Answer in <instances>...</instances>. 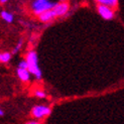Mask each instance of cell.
Here are the masks:
<instances>
[{
    "label": "cell",
    "mask_w": 124,
    "mask_h": 124,
    "mask_svg": "<svg viewBox=\"0 0 124 124\" xmlns=\"http://www.w3.org/2000/svg\"><path fill=\"white\" fill-rule=\"evenodd\" d=\"M26 62L28 64V71L31 73V75L35 77V79H41V71L39 67V59L38 54L34 51H30L26 54Z\"/></svg>",
    "instance_id": "obj_1"
},
{
    "label": "cell",
    "mask_w": 124,
    "mask_h": 124,
    "mask_svg": "<svg viewBox=\"0 0 124 124\" xmlns=\"http://www.w3.org/2000/svg\"><path fill=\"white\" fill-rule=\"evenodd\" d=\"M55 3L51 2L49 0H33L31 3V10L34 14L40 15L45 11L53 9L54 7Z\"/></svg>",
    "instance_id": "obj_2"
},
{
    "label": "cell",
    "mask_w": 124,
    "mask_h": 124,
    "mask_svg": "<svg viewBox=\"0 0 124 124\" xmlns=\"http://www.w3.org/2000/svg\"><path fill=\"white\" fill-rule=\"evenodd\" d=\"M52 110L49 107L45 106V105H38L34 106L31 110V115L34 117L35 119H41L43 117H46L51 114Z\"/></svg>",
    "instance_id": "obj_3"
},
{
    "label": "cell",
    "mask_w": 124,
    "mask_h": 124,
    "mask_svg": "<svg viewBox=\"0 0 124 124\" xmlns=\"http://www.w3.org/2000/svg\"><path fill=\"white\" fill-rule=\"evenodd\" d=\"M98 12L101 15V17L105 20H111L114 17V12L111 9L110 6L104 5V4H99L98 5Z\"/></svg>",
    "instance_id": "obj_4"
},
{
    "label": "cell",
    "mask_w": 124,
    "mask_h": 124,
    "mask_svg": "<svg viewBox=\"0 0 124 124\" xmlns=\"http://www.w3.org/2000/svg\"><path fill=\"white\" fill-rule=\"evenodd\" d=\"M53 10L54 11V13L57 16H64L68 12V10H69V4L66 3V2L55 3Z\"/></svg>",
    "instance_id": "obj_5"
},
{
    "label": "cell",
    "mask_w": 124,
    "mask_h": 124,
    "mask_svg": "<svg viewBox=\"0 0 124 124\" xmlns=\"http://www.w3.org/2000/svg\"><path fill=\"white\" fill-rule=\"evenodd\" d=\"M39 16V20L41 22H49V21H52L54 17H57V15H55L54 11L53 9L46 10V11H45L43 13H41Z\"/></svg>",
    "instance_id": "obj_6"
},
{
    "label": "cell",
    "mask_w": 124,
    "mask_h": 124,
    "mask_svg": "<svg viewBox=\"0 0 124 124\" xmlns=\"http://www.w3.org/2000/svg\"><path fill=\"white\" fill-rule=\"evenodd\" d=\"M16 74H17V77L19 78L22 82L29 81L30 75H31V73L28 71V69H20V68H17Z\"/></svg>",
    "instance_id": "obj_7"
},
{
    "label": "cell",
    "mask_w": 124,
    "mask_h": 124,
    "mask_svg": "<svg viewBox=\"0 0 124 124\" xmlns=\"http://www.w3.org/2000/svg\"><path fill=\"white\" fill-rule=\"evenodd\" d=\"M1 18L4 20V21H6V22H8V23H11L12 21H13V14H11L10 12H8V11H5V10H2L1 11Z\"/></svg>",
    "instance_id": "obj_8"
},
{
    "label": "cell",
    "mask_w": 124,
    "mask_h": 124,
    "mask_svg": "<svg viewBox=\"0 0 124 124\" xmlns=\"http://www.w3.org/2000/svg\"><path fill=\"white\" fill-rule=\"evenodd\" d=\"M97 2L99 4H104V5L110 6V7H115L117 5L118 0H97Z\"/></svg>",
    "instance_id": "obj_9"
},
{
    "label": "cell",
    "mask_w": 124,
    "mask_h": 124,
    "mask_svg": "<svg viewBox=\"0 0 124 124\" xmlns=\"http://www.w3.org/2000/svg\"><path fill=\"white\" fill-rule=\"evenodd\" d=\"M11 59V54L8 53V52H4V53H1L0 54V62L3 64L5 63H8Z\"/></svg>",
    "instance_id": "obj_10"
},
{
    "label": "cell",
    "mask_w": 124,
    "mask_h": 124,
    "mask_svg": "<svg viewBox=\"0 0 124 124\" xmlns=\"http://www.w3.org/2000/svg\"><path fill=\"white\" fill-rule=\"evenodd\" d=\"M34 95H35V97L40 98V99L46 97V93L43 92V91H41V90H36V91L34 92Z\"/></svg>",
    "instance_id": "obj_11"
},
{
    "label": "cell",
    "mask_w": 124,
    "mask_h": 124,
    "mask_svg": "<svg viewBox=\"0 0 124 124\" xmlns=\"http://www.w3.org/2000/svg\"><path fill=\"white\" fill-rule=\"evenodd\" d=\"M18 68H20V69H28V64L26 60L25 61H21L19 64H18Z\"/></svg>",
    "instance_id": "obj_12"
},
{
    "label": "cell",
    "mask_w": 124,
    "mask_h": 124,
    "mask_svg": "<svg viewBox=\"0 0 124 124\" xmlns=\"http://www.w3.org/2000/svg\"><path fill=\"white\" fill-rule=\"evenodd\" d=\"M21 46H22V40L20 39L19 41H18V43L16 45V46L13 48V52H12V54H16L18 51H19V49L21 48Z\"/></svg>",
    "instance_id": "obj_13"
},
{
    "label": "cell",
    "mask_w": 124,
    "mask_h": 124,
    "mask_svg": "<svg viewBox=\"0 0 124 124\" xmlns=\"http://www.w3.org/2000/svg\"><path fill=\"white\" fill-rule=\"evenodd\" d=\"M25 124H39V122H38V121H28V122H26Z\"/></svg>",
    "instance_id": "obj_14"
},
{
    "label": "cell",
    "mask_w": 124,
    "mask_h": 124,
    "mask_svg": "<svg viewBox=\"0 0 124 124\" xmlns=\"http://www.w3.org/2000/svg\"><path fill=\"white\" fill-rule=\"evenodd\" d=\"M0 116H1V117L4 116V111H3L2 109H0Z\"/></svg>",
    "instance_id": "obj_15"
},
{
    "label": "cell",
    "mask_w": 124,
    "mask_h": 124,
    "mask_svg": "<svg viewBox=\"0 0 124 124\" xmlns=\"http://www.w3.org/2000/svg\"><path fill=\"white\" fill-rule=\"evenodd\" d=\"M8 0H0V2H1V4H4V3H6Z\"/></svg>",
    "instance_id": "obj_16"
},
{
    "label": "cell",
    "mask_w": 124,
    "mask_h": 124,
    "mask_svg": "<svg viewBox=\"0 0 124 124\" xmlns=\"http://www.w3.org/2000/svg\"><path fill=\"white\" fill-rule=\"evenodd\" d=\"M60 1H62V2H65V0H60Z\"/></svg>",
    "instance_id": "obj_17"
}]
</instances>
